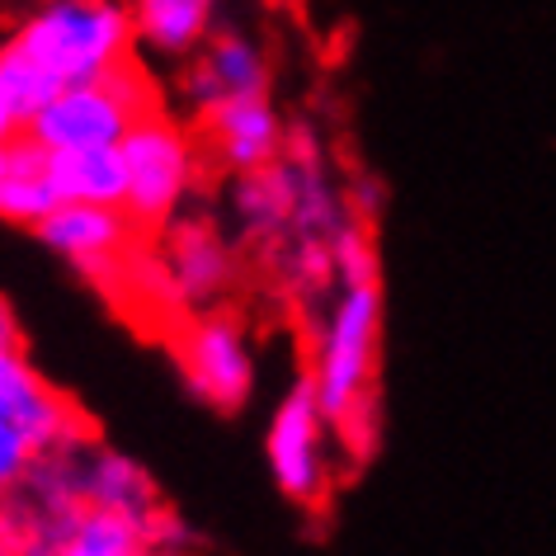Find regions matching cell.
I'll return each mask as SVG.
<instances>
[{
  "instance_id": "cell-5",
  "label": "cell",
  "mask_w": 556,
  "mask_h": 556,
  "mask_svg": "<svg viewBox=\"0 0 556 556\" xmlns=\"http://www.w3.org/2000/svg\"><path fill=\"white\" fill-rule=\"evenodd\" d=\"M336 429H330L316 387L307 372H298L283 387L278 406L264 429V463L278 485V495L293 509L321 514L336 500Z\"/></svg>"
},
{
  "instance_id": "cell-3",
  "label": "cell",
  "mask_w": 556,
  "mask_h": 556,
  "mask_svg": "<svg viewBox=\"0 0 556 556\" xmlns=\"http://www.w3.org/2000/svg\"><path fill=\"white\" fill-rule=\"evenodd\" d=\"M156 86L151 76L128 58L109 76L62 86L38 114L24 123V137L43 151H80V147H123L137 123L156 114Z\"/></svg>"
},
{
  "instance_id": "cell-21",
  "label": "cell",
  "mask_w": 556,
  "mask_h": 556,
  "mask_svg": "<svg viewBox=\"0 0 556 556\" xmlns=\"http://www.w3.org/2000/svg\"><path fill=\"white\" fill-rule=\"evenodd\" d=\"M0 556H10V547H5V542H0Z\"/></svg>"
},
{
  "instance_id": "cell-20",
  "label": "cell",
  "mask_w": 556,
  "mask_h": 556,
  "mask_svg": "<svg viewBox=\"0 0 556 556\" xmlns=\"http://www.w3.org/2000/svg\"><path fill=\"white\" fill-rule=\"evenodd\" d=\"M5 161H10V142H0V175H5Z\"/></svg>"
},
{
  "instance_id": "cell-14",
  "label": "cell",
  "mask_w": 556,
  "mask_h": 556,
  "mask_svg": "<svg viewBox=\"0 0 556 556\" xmlns=\"http://www.w3.org/2000/svg\"><path fill=\"white\" fill-rule=\"evenodd\" d=\"M52 207H62V193H58V185H52L48 151L34 147L29 137L20 132L15 142H10L5 175H0V222L34 231Z\"/></svg>"
},
{
  "instance_id": "cell-4",
  "label": "cell",
  "mask_w": 556,
  "mask_h": 556,
  "mask_svg": "<svg viewBox=\"0 0 556 556\" xmlns=\"http://www.w3.org/2000/svg\"><path fill=\"white\" fill-rule=\"evenodd\" d=\"M123 170H128L123 213L137 222V231H161L170 217L193 207L207 156L193 123H179L156 109L123 137Z\"/></svg>"
},
{
  "instance_id": "cell-18",
  "label": "cell",
  "mask_w": 556,
  "mask_h": 556,
  "mask_svg": "<svg viewBox=\"0 0 556 556\" xmlns=\"http://www.w3.org/2000/svg\"><path fill=\"white\" fill-rule=\"evenodd\" d=\"M10 354H24V330H20V316L10 307V298L0 293V358Z\"/></svg>"
},
{
  "instance_id": "cell-8",
  "label": "cell",
  "mask_w": 556,
  "mask_h": 556,
  "mask_svg": "<svg viewBox=\"0 0 556 556\" xmlns=\"http://www.w3.org/2000/svg\"><path fill=\"white\" fill-rule=\"evenodd\" d=\"M250 94H274V62L260 38L241 29L213 34L175 72V100L185 104L189 123L207 118L231 100H250Z\"/></svg>"
},
{
  "instance_id": "cell-1",
  "label": "cell",
  "mask_w": 556,
  "mask_h": 556,
  "mask_svg": "<svg viewBox=\"0 0 556 556\" xmlns=\"http://www.w3.org/2000/svg\"><path fill=\"white\" fill-rule=\"evenodd\" d=\"M382 326H387L382 278H368V283H340L326 298L321 321H316L312 336L307 378L316 387V401H321L336 439L354 443V453H364V443H372V425H378Z\"/></svg>"
},
{
  "instance_id": "cell-6",
  "label": "cell",
  "mask_w": 556,
  "mask_h": 556,
  "mask_svg": "<svg viewBox=\"0 0 556 556\" xmlns=\"http://www.w3.org/2000/svg\"><path fill=\"white\" fill-rule=\"evenodd\" d=\"M175 364L189 396L217 415H241L255 396L260 358L250 350L245 326L231 312H189L175 330Z\"/></svg>"
},
{
  "instance_id": "cell-9",
  "label": "cell",
  "mask_w": 556,
  "mask_h": 556,
  "mask_svg": "<svg viewBox=\"0 0 556 556\" xmlns=\"http://www.w3.org/2000/svg\"><path fill=\"white\" fill-rule=\"evenodd\" d=\"M34 236L58 260L72 264L76 274L104 283V278L123 274V264H128V255H132V241L142 231H137V222L123 213V207H109V203H62V207H52V213L38 222Z\"/></svg>"
},
{
  "instance_id": "cell-7",
  "label": "cell",
  "mask_w": 556,
  "mask_h": 556,
  "mask_svg": "<svg viewBox=\"0 0 556 556\" xmlns=\"http://www.w3.org/2000/svg\"><path fill=\"white\" fill-rule=\"evenodd\" d=\"M156 260L179 312H213L231 298L241 278V245L236 231L207 207H185L156 231Z\"/></svg>"
},
{
  "instance_id": "cell-19",
  "label": "cell",
  "mask_w": 556,
  "mask_h": 556,
  "mask_svg": "<svg viewBox=\"0 0 556 556\" xmlns=\"http://www.w3.org/2000/svg\"><path fill=\"white\" fill-rule=\"evenodd\" d=\"M20 132H24V128H20V118L10 114V104H5V100H0V142H15Z\"/></svg>"
},
{
  "instance_id": "cell-12",
  "label": "cell",
  "mask_w": 556,
  "mask_h": 556,
  "mask_svg": "<svg viewBox=\"0 0 556 556\" xmlns=\"http://www.w3.org/2000/svg\"><path fill=\"white\" fill-rule=\"evenodd\" d=\"M137 52L179 66L217 34L222 0H128Z\"/></svg>"
},
{
  "instance_id": "cell-16",
  "label": "cell",
  "mask_w": 556,
  "mask_h": 556,
  "mask_svg": "<svg viewBox=\"0 0 556 556\" xmlns=\"http://www.w3.org/2000/svg\"><path fill=\"white\" fill-rule=\"evenodd\" d=\"M58 90H62L58 80H52L43 66H38L29 52L15 43V38H5V43H0V100L10 104V114L20 118V128H24V123H29Z\"/></svg>"
},
{
  "instance_id": "cell-10",
  "label": "cell",
  "mask_w": 556,
  "mask_h": 556,
  "mask_svg": "<svg viewBox=\"0 0 556 556\" xmlns=\"http://www.w3.org/2000/svg\"><path fill=\"white\" fill-rule=\"evenodd\" d=\"M288 128L293 123L283 118L274 94L231 100L193 123L207 165H217L222 175H245V170H260V165H274L288 151Z\"/></svg>"
},
{
  "instance_id": "cell-2",
  "label": "cell",
  "mask_w": 556,
  "mask_h": 556,
  "mask_svg": "<svg viewBox=\"0 0 556 556\" xmlns=\"http://www.w3.org/2000/svg\"><path fill=\"white\" fill-rule=\"evenodd\" d=\"M10 38L58 86L109 76L137 52L128 0H43Z\"/></svg>"
},
{
  "instance_id": "cell-22",
  "label": "cell",
  "mask_w": 556,
  "mask_h": 556,
  "mask_svg": "<svg viewBox=\"0 0 556 556\" xmlns=\"http://www.w3.org/2000/svg\"><path fill=\"white\" fill-rule=\"evenodd\" d=\"M0 509H5V495H0Z\"/></svg>"
},
{
  "instance_id": "cell-17",
  "label": "cell",
  "mask_w": 556,
  "mask_h": 556,
  "mask_svg": "<svg viewBox=\"0 0 556 556\" xmlns=\"http://www.w3.org/2000/svg\"><path fill=\"white\" fill-rule=\"evenodd\" d=\"M34 439L24 434L20 425H10V420H0V495H10V491H20V481L29 477V467H34Z\"/></svg>"
},
{
  "instance_id": "cell-11",
  "label": "cell",
  "mask_w": 556,
  "mask_h": 556,
  "mask_svg": "<svg viewBox=\"0 0 556 556\" xmlns=\"http://www.w3.org/2000/svg\"><path fill=\"white\" fill-rule=\"evenodd\" d=\"M293 217H298V179L288 156L245 175H227V222L236 241L260 245L269 255L293 236Z\"/></svg>"
},
{
  "instance_id": "cell-15",
  "label": "cell",
  "mask_w": 556,
  "mask_h": 556,
  "mask_svg": "<svg viewBox=\"0 0 556 556\" xmlns=\"http://www.w3.org/2000/svg\"><path fill=\"white\" fill-rule=\"evenodd\" d=\"M48 170L62 203H109L123 207L128 170H123V147H80V151H48Z\"/></svg>"
},
{
  "instance_id": "cell-13",
  "label": "cell",
  "mask_w": 556,
  "mask_h": 556,
  "mask_svg": "<svg viewBox=\"0 0 556 556\" xmlns=\"http://www.w3.org/2000/svg\"><path fill=\"white\" fill-rule=\"evenodd\" d=\"M80 481H86V505L90 509H114V514H128V519H137V523L161 505L156 477H151L132 453H123L104 439H94V443L80 448Z\"/></svg>"
}]
</instances>
